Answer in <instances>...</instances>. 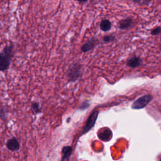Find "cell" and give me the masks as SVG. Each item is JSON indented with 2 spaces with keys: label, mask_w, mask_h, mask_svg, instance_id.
<instances>
[{
  "label": "cell",
  "mask_w": 161,
  "mask_h": 161,
  "mask_svg": "<svg viewBox=\"0 0 161 161\" xmlns=\"http://www.w3.org/2000/svg\"><path fill=\"white\" fill-rule=\"evenodd\" d=\"M14 45L13 43L6 44L0 52V71L7 70L11 65L12 57L14 54Z\"/></svg>",
  "instance_id": "cell-1"
},
{
  "label": "cell",
  "mask_w": 161,
  "mask_h": 161,
  "mask_svg": "<svg viewBox=\"0 0 161 161\" xmlns=\"http://www.w3.org/2000/svg\"><path fill=\"white\" fill-rule=\"evenodd\" d=\"M81 75V65L79 64H73L69 67L67 73L69 82H75L78 80Z\"/></svg>",
  "instance_id": "cell-2"
},
{
  "label": "cell",
  "mask_w": 161,
  "mask_h": 161,
  "mask_svg": "<svg viewBox=\"0 0 161 161\" xmlns=\"http://www.w3.org/2000/svg\"><path fill=\"white\" fill-rule=\"evenodd\" d=\"M152 99V96L149 94L142 96L133 103L132 104V108L133 109H142L145 107L150 103Z\"/></svg>",
  "instance_id": "cell-3"
},
{
  "label": "cell",
  "mask_w": 161,
  "mask_h": 161,
  "mask_svg": "<svg viewBox=\"0 0 161 161\" xmlns=\"http://www.w3.org/2000/svg\"><path fill=\"white\" fill-rule=\"evenodd\" d=\"M6 147L11 151H16L19 150L20 145L18 140L15 137H13L8 140L6 142Z\"/></svg>",
  "instance_id": "cell-4"
},
{
  "label": "cell",
  "mask_w": 161,
  "mask_h": 161,
  "mask_svg": "<svg viewBox=\"0 0 161 161\" xmlns=\"http://www.w3.org/2000/svg\"><path fill=\"white\" fill-rule=\"evenodd\" d=\"M98 40L95 38H92L90 40H89L87 43L84 44L81 47V51L83 52H87L91 50H92L97 44Z\"/></svg>",
  "instance_id": "cell-5"
},
{
  "label": "cell",
  "mask_w": 161,
  "mask_h": 161,
  "mask_svg": "<svg viewBox=\"0 0 161 161\" xmlns=\"http://www.w3.org/2000/svg\"><path fill=\"white\" fill-rule=\"evenodd\" d=\"M97 114H98V112L97 111L93 112L91 116H89L88 120H87V122L84 127V130L85 131V132L89 131L94 125L96 120V118H97Z\"/></svg>",
  "instance_id": "cell-6"
},
{
  "label": "cell",
  "mask_w": 161,
  "mask_h": 161,
  "mask_svg": "<svg viewBox=\"0 0 161 161\" xmlns=\"http://www.w3.org/2000/svg\"><path fill=\"white\" fill-rule=\"evenodd\" d=\"M142 63V60L139 57H133L129 59L127 62V65L131 68H135L140 66Z\"/></svg>",
  "instance_id": "cell-7"
},
{
  "label": "cell",
  "mask_w": 161,
  "mask_h": 161,
  "mask_svg": "<svg viewBox=\"0 0 161 161\" xmlns=\"http://www.w3.org/2000/svg\"><path fill=\"white\" fill-rule=\"evenodd\" d=\"M72 153V147L70 146L64 147L62 149L63 156L61 158V161H69L70 155Z\"/></svg>",
  "instance_id": "cell-8"
},
{
  "label": "cell",
  "mask_w": 161,
  "mask_h": 161,
  "mask_svg": "<svg viewBox=\"0 0 161 161\" xmlns=\"http://www.w3.org/2000/svg\"><path fill=\"white\" fill-rule=\"evenodd\" d=\"M133 23V20L130 18H127L125 19H123L119 22V28L122 30H125L126 28H128Z\"/></svg>",
  "instance_id": "cell-9"
},
{
  "label": "cell",
  "mask_w": 161,
  "mask_h": 161,
  "mask_svg": "<svg viewBox=\"0 0 161 161\" xmlns=\"http://www.w3.org/2000/svg\"><path fill=\"white\" fill-rule=\"evenodd\" d=\"M111 28V23L108 19H103L101 21L100 28L103 31H109Z\"/></svg>",
  "instance_id": "cell-10"
},
{
  "label": "cell",
  "mask_w": 161,
  "mask_h": 161,
  "mask_svg": "<svg viewBox=\"0 0 161 161\" xmlns=\"http://www.w3.org/2000/svg\"><path fill=\"white\" fill-rule=\"evenodd\" d=\"M111 131L109 130H107L99 135V138L104 141H108L111 138Z\"/></svg>",
  "instance_id": "cell-11"
},
{
  "label": "cell",
  "mask_w": 161,
  "mask_h": 161,
  "mask_svg": "<svg viewBox=\"0 0 161 161\" xmlns=\"http://www.w3.org/2000/svg\"><path fill=\"white\" fill-rule=\"evenodd\" d=\"M31 110L32 113L35 114L39 113L41 112V108L40 107V104L37 102H33L31 105Z\"/></svg>",
  "instance_id": "cell-12"
},
{
  "label": "cell",
  "mask_w": 161,
  "mask_h": 161,
  "mask_svg": "<svg viewBox=\"0 0 161 161\" xmlns=\"http://www.w3.org/2000/svg\"><path fill=\"white\" fill-rule=\"evenodd\" d=\"M152 0H133V1L140 5H148Z\"/></svg>",
  "instance_id": "cell-13"
},
{
  "label": "cell",
  "mask_w": 161,
  "mask_h": 161,
  "mask_svg": "<svg viewBox=\"0 0 161 161\" xmlns=\"http://www.w3.org/2000/svg\"><path fill=\"white\" fill-rule=\"evenodd\" d=\"M114 40V36L112 35H106L103 37V40L104 42H111Z\"/></svg>",
  "instance_id": "cell-14"
},
{
  "label": "cell",
  "mask_w": 161,
  "mask_h": 161,
  "mask_svg": "<svg viewBox=\"0 0 161 161\" xmlns=\"http://www.w3.org/2000/svg\"><path fill=\"white\" fill-rule=\"evenodd\" d=\"M161 33V27H157L152 30L151 35H157Z\"/></svg>",
  "instance_id": "cell-15"
},
{
  "label": "cell",
  "mask_w": 161,
  "mask_h": 161,
  "mask_svg": "<svg viewBox=\"0 0 161 161\" xmlns=\"http://www.w3.org/2000/svg\"><path fill=\"white\" fill-rule=\"evenodd\" d=\"M88 0H78V1L80 3H86Z\"/></svg>",
  "instance_id": "cell-16"
},
{
  "label": "cell",
  "mask_w": 161,
  "mask_h": 161,
  "mask_svg": "<svg viewBox=\"0 0 161 161\" xmlns=\"http://www.w3.org/2000/svg\"><path fill=\"white\" fill-rule=\"evenodd\" d=\"M160 49L161 50V45H160Z\"/></svg>",
  "instance_id": "cell-17"
}]
</instances>
